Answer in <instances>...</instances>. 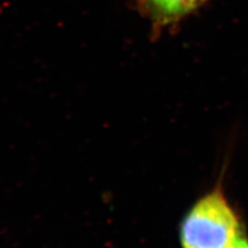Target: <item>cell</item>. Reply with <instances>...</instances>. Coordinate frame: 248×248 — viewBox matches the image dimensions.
Masks as SVG:
<instances>
[{"instance_id": "6da1fadb", "label": "cell", "mask_w": 248, "mask_h": 248, "mask_svg": "<svg viewBox=\"0 0 248 248\" xmlns=\"http://www.w3.org/2000/svg\"><path fill=\"white\" fill-rule=\"evenodd\" d=\"M220 186L200 198L180 226L182 248H230L243 230Z\"/></svg>"}, {"instance_id": "7a4b0ae2", "label": "cell", "mask_w": 248, "mask_h": 248, "mask_svg": "<svg viewBox=\"0 0 248 248\" xmlns=\"http://www.w3.org/2000/svg\"><path fill=\"white\" fill-rule=\"evenodd\" d=\"M202 0H150L158 12L167 17H173L184 14Z\"/></svg>"}, {"instance_id": "3957f363", "label": "cell", "mask_w": 248, "mask_h": 248, "mask_svg": "<svg viewBox=\"0 0 248 248\" xmlns=\"http://www.w3.org/2000/svg\"><path fill=\"white\" fill-rule=\"evenodd\" d=\"M234 248H248V237L246 235V232L244 229L236 238Z\"/></svg>"}, {"instance_id": "277c9868", "label": "cell", "mask_w": 248, "mask_h": 248, "mask_svg": "<svg viewBox=\"0 0 248 248\" xmlns=\"http://www.w3.org/2000/svg\"><path fill=\"white\" fill-rule=\"evenodd\" d=\"M234 243H235V242H234ZM230 248H234V244H232V247H230Z\"/></svg>"}]
</instances>
